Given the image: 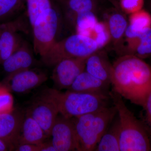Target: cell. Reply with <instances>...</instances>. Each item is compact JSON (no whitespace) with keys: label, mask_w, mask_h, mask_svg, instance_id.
Instances as JSON below:
<instances>
[{"label":"cell","mask_w":151,"mask_h":151,"mask_svg":"<svg viewBox=\"0 0 151 151\" xmlns=\"http://www.w3.org/2000/svg\"><path fill=\"white\" fill-rule=\"evenodd\" d=\"M111 82L123 98L143 107L151 90V67L136 55H125L112 65Z\"/></svg>","instance_id":"cell-1"},{"label":"cell","mask_w":151,"mask_h":151,"mask_svg":"<svg viewBox=\"0 0 151 151\" xmlns=\"http://www.w3.org/2000/svg\"><path fill=\"white\" fill-rule=\"evenodd\" d=\"M109 95L119 119L120 151H151L150 138L145 126L127 108L120 94L112 89Z\"/></svg>","instance_id":"cell-2"},{"label":"cell","mask_w":151,"mask_h":151,"mask_svg":"<svg viewBox=\"0 0 151 151\" xmlns=\"http://www.w3.org/2000/svg\"><path fill=\"white\" fill-rule=\"evenodd\" d=\"M55 104L59 114L68 119L92 113L109 106V94L60 92L50 89L44 92Z\"/></svg>","instance_id":"cell-3"},{"label":"cell","mask_w":151,"mask_h":151,"mask_svg":"<svg viewBox=\"0 0 151 151\" xmlns=\"http://www.w3.org/2000/svg\"><path fill=\"white\" fill-rule=\"evenodd\" d=\"M116 115L117 111L113 105L71 119L75 128L77 151H94Z\"/></svg>","instance_id":"cell-4"},{"label":"cell","mask_w":151,"mask_h":151,"mask_svg":"<svg viewBox=\"0 0 151 151\" xmlns=\"http://www.w3.org/2000/svg\"><path fill=\"white\" fill-rule=\"evenodd\" d=\"M98 49L94 39L76 33L57 41L41 58L47 65L54 66L65 58H87Z\"/></svg>","instance_id":"cell-5"},{"label":"cell","mask_w":151,"mask_h":151,"mask_svg":"<svg viewBox=\"0 0 151 151\" xmlns=\"http://www.w3.org/2000/svg\"><path fill=\"white\" fill-rule=\"evenodd\" d=\"M60 14L52 7L40 16L32 26L34 50L43 56L56 42L60 27Z\"/></svg>","instance_id":"cell-6"},{"label":"cell","mask_w":151,"mask_h":151,"mask_svg":"<svg viewBox=\"0 0 151 151\" xmlns=\"http://www.w3.org/2000/svg\"><path fill=\"white\" fill-rule=\"evenodd\" d=\"M58 114L56 105L44 93L33 102L26 113L39 124L48 137L50 136Z\"/></svg>","instance_id":"cell-7"},{"label":"cell","mask_w":151,"mask_h":151,"mask_svg":"<svg viewBox=\"0 0 151 151\" xmlns=\"http://www.w3.org/2000/svg\"><path fill=\"white\" fill-rule=\"evenodd\" d=\"M86 58H68L54 65L52 78L59 89H68L77 76L85 70Z\"/></svg>","instance_id":"cell-8"},{"label":"cell","mask_w":151,"mask_h":151,"mask_svg":"<svg viewBox=\"0 0 151 151\" xmlns=\"http://www.w3.org/2000/svg\"><path fill=\"white\" fill-rule=\"evenodd\" d=\"M52 142L57 151H77V142L72 119L58 116L52 128Z\"/></svg>","instance_id":"cell-9"},{"label":"cell","mask_w":151,"mask_h":151,"mask_svg":"<svg viewBox=\"0 0 151 151\" xmlns=\"http://www.w3.org/2000/svg\"><path fill=\"white\" fill-rule=\"evenodd\" d=\"M47 79L44 72L29 68L9 74L2 83L11 92L22 93L37 87Z\"/></svg>","instance_id":"cell-10"},{"label":"cell","mask_w":151,"mask_h":151,"mask_svg":"<svg viewBox=\"0 0 151 151\" xmlns=\"http://www.w3.org/2000/svg\"><path fill=\"white\" fill-rule=\"evenodd\" d=\"M22 29V22L18 19L4 23L0 34V64H2L21 45L23 41L18 32Z\"/></svg>","instance_id":"cell-11"},{"label":"cell","mask_w":151,"mask_h":151,"mask_svg":"<svg viewBox=\"0 0 151 151\" xmlns=\"http://www.w3.org/2000/svg\"><path fill=\"white\" fill-rule=\"evenodd\" d=\"M24 117L14 110L11 113L0 114V139L12 146L16 144Z\"/></svg>","instance_id":"cell-12"},{"label":"cell","mask_w":151,"mask_h":151,"mask_svg":"<svg viewBox=\"0 0 151 151\" xmlns=\"http://www.w3.org/2000/svg\"><path fill=\"white\" fill-rule=\"evenodd\" d=\"M33 63L32 52L28 44L23 42L20 47L2 64L4 71L9 75L29 69Z\"/></svg>","instance_id":"cell-13"},{"label":"cell","mask_w":151,"mask_h":151,"mask_svg":"<svg viewBox=\"0 0 151 151\" xmlns=\"http://www.w3.org/2000/svg\"><path fill=\"white\" fill-rule=\"evenodd\" d=\"M47 137H48L39 124L31 117L26 114L14 148L24 144L38 145L44 142Z\"/></svg>","instance_id":"cell-14"},{"label":"cell","mask_w":151,"mask_h":151,"mask_svg":"<svg viewBox=\"0 0 151 151\" xmlns=\"http://www.w3.org/2000/svg\"><path fill=\"white\" fill-rule=\"evenodd\" d=\"M110 84L105 83L84 70L67 89L72 92L109 94Z\"/></svg>","instance_id":"cell-15"},{"label":"cell","mask_w":151,"mask_h":151,"mask_svg":"<svg viewBox=\"0 0 151 151\" xmlns=\"http://www.w3.org/2000/svg\"><path fill=\"white\" fill-rule=\"evenodd\" d=\"M112 66L106 57L97 51L86 58L85 70L94 77L111 85Z\"/></svg>","instance_id":"cell-16"},{"label":"cell","mask_w":151,"mask_h":151,"mask_svg":"<svg viewBox=\"0 0 151 151\" xmlns=\"http://www.w3.org/2000/svg\"><path fill=\"white\" fill-rule=\"evenodd\" d=\"M132 49L131 54L142 58L151 55V28L140 32L132 31L127 27L125 33Z\"/></svg>","instance_id":"cell-17"},{"label":"cell","mask_w":151,"mask_h":151,"mask_svg":"<svg viewBox=\"0 0 151 151\" xmlns=\"http://www.w3.org/2000/svg\"><path fill=\"white\" fill-rule=\"evenodd\" d=\"M94 151H120L119 119H114L98 143Z\"/></svg>","instance_id":"cell-18"},{"label":"cell","mask_w":151,"mask_h":151,"mask_svg":"<svg viewBox=\"0 0 151 151\" xmlns=\"http://www.w3.org/2000/svg\"><path fill=\"white\" fill-rule=\"evenodd\" d=\"M98 22L97 18L92 11L78 14L74 20L76 33L91 37L92 31Z\"/></svg>","instance_id":"cell-19"},{"label":"cell","mask_w":151,"mask_h":151,"mask_svg":"<svg viewBox=\"0 0 151 151\" xmlns=\"http://www.w3.org/2000/svg\"><path fill=\"white\" fill-rule=\"evenodd\" d=\"M107 26L111 37L113 40L118 41L125 34L128 24L123 15L116 13L111 15L109 17Z\"/></svg>","instance_id":"cell-20"},{"label":"cell","mask_w":151,"mask_h":151,"mask_svg":"<svg viewBox=\"0 0 151 151\" xmlns=\"http://www.w3.org/2000/svg\"><path fill=\"white\" fill-rule=\"evenodd\" d=\"M128 27L132 31L140 32L151 28V16L147 12L141 9L131 14Z\"/></svg>","instance_id":"cell-21"},{"label":"cell","mask_w":151,"mask_h":151,"mask_svg":"<svg viewBox=\"0 0 151 151\" xmlns=\"http://www.w3.org/2000/svg\"><path fill=\"white\" fill-rule=\"evenodd\" d=\"M67 9L64 14L67 19L74 22L76 17L78 14L92 11L93 4L92 0H69Z\"/></svg>","instance_id":"cell-22"},{"label":"cell","mask_w":151,"mask_h":151,"mask_svg":"<svg viewBox=\"0 0 151 151\" xmlns=\"http://www.w3.org/2000/svg\"><path fill=\"white\" fill-rule=\"evenodd\" d=\"M27 15L31 25L45 11L52 7L50 0H27Z\"/></svg>","instance_id":"cell-23"},{"label":"cell","mask_w":151,"mask_h":151,"mask_svg":"<svg viewBox=\"0 0 151 151\" xmlns=\"http://www.w3.org/2000/svg\"><path fill=\"white\" fill-rule=\"evenodd\" d=\"M21 0H0V24L17 14L20 9Z\"/></svg>","instance_id":"cell-24"},{"label":"cell","mask_w":151,"mask_h":151,"mask_svg":"<svg viewBox=\"0 0 151 151\" xmlns=\"http://www.w3.org/2000/svg\"><path fill=\"white\" fill-rule=\"evenodd\" d=\"M91 37L96 42L98 49L106 45L111 38L107 24L98 22L93 29Z\"/></svg>","instance_id":"cell-25"},{"label":"cell","mask_w":151,"mask_h":151,"mask_svg":"<svg viewBox=\"0 0 151 151\" xmlns=\"http://www.w3.org/2000/svg\"><path fill=\"white\" fill-rule=\"evenodd\" d=\"M10 90L0 83V114L11 113L14 110V98Z\"/></svg>","instance_id":"cell-26"},{"label":"cell","mask_w":151,"mask_h":151,"mask_svg":"<svg viewBox=\"0 0 151 151\" xmlns=\"http://www.w3.org/2000/svg\"><path fill=\"white\" fill-rule=\"evenodd\" d=\"M144 0H122V8L127 13L132 14L142 9Z\"/></svg>","instance_id":"cell-27"},{"label":"cell","mask_w":151,"mask_h":151,"mask_svg":"<svg viewBox=\"0 0 151 151\" xmlns=\"http://www.w3.org/2000/svg\"><path fill=\"white\" fill-rule=\"evenodd\" d=\"M143 107L146 111V121L147 126L145 127L151 141V90L146 97Z\"/></svg>","instance_id":"cell-28"},{"label":"cell","mask_w":151,"mask_h":151,"mask_svg":"<svg viewBox=\"0 0 151 151\" xmlns=\"http://www.w3.org/2000/svg\"><path fill=\"white\" fill-rule=\"evenodd\" d=\"M14 150L17 151H39V147L32 144H24L17 145Z\"/></svg>","instance_id":"cell-29"},{"label":"cell","mask_w":151,"mask_h":151,"mask_svg":"<svg viewBox=\"0 0 151 151\" xmlns=\"http://www.w3.org/2000/svg\"><path fill=\"white\" fill-rule=\"evenodd\" d=\"M39 151H57L52 141L43 142L38 145Z\"/></svg>","instance_id":"cell-30"},{"label":"cell","mask_w":151,"mask_h":151,"mask_svg":"<svg viewBox=\"0 0 151 151\" xmlns=\"http://www.w3.org/2000/svg\"><path fill=\"white\" fill-rule=\"evenodd\" d=\"M13 150L12 147L4 141L0 139V151L12 150Z\"/></svg>","instance_id":"cell-31"},{"label":"cell","mask_w":151,"mask_h":151,"mask_svg":"<svg viewBox=\"0 0 151 151\" xmlns=\"http://www.w3.org/2000/svg\"><path fill=\"white\" fill-rule=\"evenodd\" d=\"M4 23L1 24H0V34H1V32L2 30Z\"/></svg>","instance_id":"cell-32"},{"label":"cell","mask_w":151,"mask_h":151,"mask_svg":"<svg viewBox=\"0 0 151 151\" xmlns=\"http://www.w3.org/2000/svg\"><path fill=\"white\" fill-rule=\"evenodd\" d=\"M24 1H27V0H24Z\"/></svg>","instance_id":"cell-33"}]
</instances>
